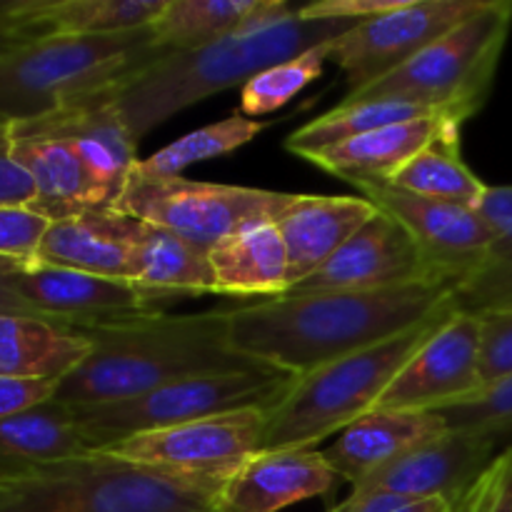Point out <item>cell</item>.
I'll return each mask as SVG.
<instances>
[{
    "instance_id": "obj_25",
    "label": "cell",
    "mask_w": 512,
    "mask_h": 512,
    "mask_svg": "<svg viewBox=\"0 0 512 512\" xmlns=\"http://www.w3.org/2000/svg\"><path fill=\"white\" fill-rule=\"evenodd\" d=\"M88 453L93 450L80 435L73 410L53 398L0 418V485Z\"/></svg>"
},
{
    "instance_id": "obj_5",
    "label": "cell",
    "mask_w": 512,
    "mask_h": 512,
    "mask_svg": "<svg viewBox=\"0 0 512 512\" xmlns=\"http://www.w3.org/2000/svg\"><path fill=\"white\" fill-rule=\"evenodd\" d=\"M230 475L88 453L0 485V512H208Z\"/></svg>"
},
{
    "instance_id": "obj_15",
    "label": "cell",
    "mask_w": 512,
    "mask_h": 512,
    "mask_svg": "<svg viewBox=\"0 0 512 512\" xmlns=\"http://www.w3.org/2000/svg\"><path fill=\"white\" fill-rule=\"evenodd\" d=\"M413 283H440L423 250L400 220L378 213L313 275L285 295L345 293V290H388Z\"/></svg>"
},
{
    "instance_id": "obj_41",
    "label": "cell",
    "mask_w": 512,
    "mask_h": 512,
    "mask_svg": "<svg viewBox=\"0 0 512 512\" xmlns=\"http://www.w3.org/2000/svg\"><path fill=\"white\" fill-rule=\"evenodd\" d=\"M55 385L58 383L0 378V418L23 413V410L45 403V400L53 398Z\"/></svg>"
},
{
    "instance_id": "obj_13",
    "label": "cell",
    "mask_w": 512,
    "mask_h": 512,
    "mask_svg": "<svg viewBox=\"0 0 512 512\" xmlns=\"http://www.w3.org/2000/svg\"><path fill=\"white\" fill-rule=\"evenodd\" d=\"M480 373V318L458 310L423 340L375 410H425L435 413L463 403L483 390Z\"/></svg>"
},
{
    "instance_id": "obj_28",
    "label": "cell",
    "mask_w": 512,
    "mask_h": 512,
    "mask_svg": "<svg viewBox=\"0 0 512 512\" xmlns=\"http://www.w3.org/2000/svg\"><path fill=\"white\" fill-rule=\"evenodd\" d=\"M133 283L145 290L170 295L175 300L215 293L208 253L170 230L143 223V220H140L138 243H135Z\"/></svg>"
},
{
    "instance_id": "obj_30",
    "label": "cell",
    "mask_w": 512,
    "mask_h": 512,
    "mask_svg": "<svg viewBox=\"0 0 512 512\" xmlns=\"http://www.w3.org/2000/svg\"><path fill=\"white\" fill-rule=\"evenodd\" d=\"M460 128L463 125L445 130L433 145L420 150L388 185L420 198L478 210L488 185L460 158Z\"/></svg>"
},
{
    "instance_id": "obj_29",
    "label": "cell",
    "mask_w": 512,
    "mask_h": 512,
    "mask_svg": "<svg viewBox=\"0 0 512 512\" xmlns=\"http://www.w3.org/2000/svg\"><path fill=\"white\" fill-rule=\"evenodd\" d=\"M478 213L493 233V243L483 265L455 290L458 308L470 315L512 308V185H488Z\"/></svg>"
},
{
    "instance_id": "obj_38",
    "label": "cell",
    "mask_w": 512,
    "mask_h": 512,
    "mask_svg": "<svg viewBox=\"0 0 512 512\" xmlns=\"http://www.w3.org/2000/svg\"><path fill=\"white\" fill-rule=\"evenodd\" d=\"M33 200V178L13 155V125H0V205L30 208Z\"/></svg>"
},
{
    "instance_id": "obj_7",
    "label": "cell",
    "mask_w": 512,
    "mask_h": 512,
    "mask_svg": "<svg viewBox=\"0 0 512 512\" xmlns=\"http://www.w3.org/2000/svg\"><path fill=\"white\" fill-rule=\"evenodd\" d=\"M510 25V0H485L478 13L455 25L403 68L358 93L345 95L343 103L408 100L465 123L488 98Z\"/></svg>"
},
{
    "instance_id": "obj_31",
    "label": "cell",
    "mask_w": 512,
    "mask_h": 512,
    "mask_svg": "<svg viewBox=\"0 0 512 512\" xmlns=\"http://www.w3.org/2000/svg\"><path fill=\"white\" fill-rule=\"evenodd\" d=\"M430 115H443L423 105L408 103V100H360V103H340L338 108L328 110L320 118L310 120L303 128L288 135L285 148L298 158L310 153L330 148V145L345 143V140L360 138L373 130L388 128V125L408 123V120L430 118ZM448 118V115H445Z\"/></svg>"
},
{
    "instance_id": "obj_39",
    "label": "cell",
    "mask_w": 512,
    "mask_h": 512,
    "mask_svg": "<svg viewBox=\"0 0 512 512\" xmlns=\"http://www.w3.org/2000/svg\"><path fill=\"white\" fill-rule=\"evenodd\" d=\"M473 512H512V448L500 453L475 483Z\"/></svg>"
},
{
    "instance_id": "obj_37",
    "label": "cell",
    "mask_w": 512,
    "mask_h": 512,
    "mask_svg": "<svg viewBox=\"0 0 512 512\" xmlns=\"http://www.w3.org/2000/svg\"><path fill=\"white\" fill-rule=\"evenodd\" d=\"M478 318L480 373H483V383L490 385L512 373V308L490 310Z\"/></svg>"
},
{
    "instance_id": "obj_14",
    "label": "cell",
    "mask_w": 512,
    "mask_h": 512,
    "mask_svg": "<svg viewBox=\"0 0 512 512\" xmlns=\"http://www.w3.org/2000/svg\"><path fill=\"white\" fill-rule=\"evenodd\" d=\"M360 198L408 228L440 283L455 290L483 265L493 233L475 208L428 200L388 183H358Z\"/></svg>"
},
{
    "instance_id": "obj_19",
    "label": "cell",
    "mask_w": 512,
    "mask_h": 512,
    "mask_svg": "<svg viewBox=\"0 0 512 512\" xmlns=\"http://www.w3.org/2000/svg\"><path fill=\"white\" fill-rule=\"evenodd\" d=\"M138 233L140 220L133 215L115 208L85 210L50 223L35 263L133 283Z\"/></svg>"
},
{
    "instance_id": "obj_16",
    "label": "cell",
    "mask_w": 512,
    "mask_h": 512,
    "mask_svg": "<svg viewBox=\"0 0 512 512\" xmlns=\"http://www.w3.org/2000/svg\"><path fill=\"white\" fill-rule=\"evenodd\" d=\"M495 448L498 438L448 430L390 460L358 488L383 490L408 500L443 498L460 503L495 463Z\"/></svg>"
},
{
    "instance_id": "obj_1",
    "label": "cell",
    "mask_w": 512,
    "mask_h": 512,
    "mask_svg": "<svg viewBox=\"0 0 512 512\" xmlns=\"http://www.w3.org/2000/svg\"><path fill=\"white\" fill-rule=\"evenodd\" d=\"M448 310H460L448 283L388 290L280 295L230 308V348L253 363L305 375L375 348Z\"/></svg>"
},
{
    "instance_id": "obj_18",
    "label": "cell",
    "mask_w": 512,
    "mask_h": 512,
    "mask_svg": "<svg viewBox=\"0 0 512 512\" xmlns=\"http://www.w3.org/2000/svg\"><path fill=\"white\" fill-rule=\"evenodd\" d=\"M340 478L318 448L255 453L233 470L213 508L218 512H280L330 495Z\"/></svg>"
},
{
    "instance_id": "obj_32",
    "label": "cell",
    "mask_w": 512,
    "mask_h": 512,
    "mask_svg": "<svg viewBox=\"0 0 512 512\" xmlns=\"http://www.w3.org/2000/svg\"><path fill=\"white\" fill-rule=\"evenodd\" d=\"M258 5L260 0H168L150 33L170 53L198 48L238 30Z\"/></svg>"
},
{
    "instance_id": "obj_36",
    "label": "cell",
    "mask_w": 512,
    "mask_h": 512,
    "mask_svg": "<svg viewBox=\"0 0 512 512\" xmlns=\"http://www.w3.org/2000/svg\"><path fill=\"white\" fill-rule=\"evenodd\" d=\"M50 220L20 205H0V258L30 263L38 255Z\"/></svg>"
},
{
    "instance_id": "obj_43",
    "label": "cell",
    "mask_w": 512,
    "mask_h": 512,
    "mask_svg": "<svg viewBox=\"0 0 512 512\" xmlns=\"http://www.w3.org/2000/svg\"><path fill=\"white\" fill-rule=\"evenodd\" d=\"M458 503H450L443 498H430V500H413V503L403 505V508L393 512H455Z\"/></svg>"
},
{
    "instance_id": "obj_44",
    "label": "cell",
    "mask_w": 512,
    "mask_h": 512,
    "mask_svg": "<svg viewBox=\"0 0 512 512\" xmlns=\"http://www.w3.org/2000/svg\"><path fill=\"white\" fill-rule=\"evenodd\" d=\"M10 50H15V43H13V38L8 35V30H5L3 20H0V55L10 53Z\"/></svg>"
},
{
    "instance_id": "obj_20",
    "label": "cell",
    "mask_w": 512,
    "mask_h": 512,
    "mask_svg": "<svg viewBox=\"0 0 512 512\" xmlns=\"http://www.w3.org/2000/svg\"><path fill=\"white\" fill-rule=\"evenodd\" d=\"M168 0H0L18 48L63 35H110L148 28Z\"/></svg>"
},
{
    "instance_id": "obj_12",
    "label": "cell",
    "mask_w": 512,
    "mask_h": 512,
    "mask_svg": "<svg viewBox=\"0 0 512 512\" xmlns=\"http://www.w3.org/2000/svg\"><path fill=\"white\" fill-rule=\"evenodd\" d=\"M268 410H238L213 415L98 450L110 458L128 460L145 468L183 470V473H233L240 463L260 453Z\"/></svg>"
},
{
    "instance_id": "obj_8",
    "label": "cell",
    "mask_w": 512,
    "mask_h": 512,
    "mask_svg": "<svg viewBox=\"0 0 512 512\" xmlns=\"http://www.w3.org/2000/svg\"><path fill=\"white\" fill-rule=\"evenodd\" d=\"M295 380L298 375L258 365L235 373L178 380L118 403L83 405L70 410L88 448L98 453L133 435L153 433L213 415L238 413V410H270L288 395Z\"/></svg>"
},
{
    "instance_id": "obj_3",
    "label": "cell",
    "mask_w": 512,
    "mask_h": 512,
    "mask_svg": "<svg viewBox=\"0 0 512 512\" xmlns=\"http://www.w3.org/2000/svg\"><path fill=\"white\" fill-rule=\"evenodd\" d=\"M80 335L93 343V350L53 393V400L68 408L118 403L178 380L260 365L230 348L225 310L155 313Z\"/></svg>"
},
{
    "instance_id": "obj_2",
    "label": "cell",
    "mask_w": 512,
    "mask_h": 512,
    "mask_svg": "<svg viewBox=\"0 0 512 512\" xmlns=\"http://www.w3.org/2000/svg\"><path fill=\"white\" fill-rule=\"evenodd\" d=\"M360 20H305L285 0H260L238 30L208 45L173 50L103 93L128 125L135 143L188 105L243 88L273 65L330 43Z\"/></svg>"
},
{
    "instance_id": "obj_45",
    "label": "cell",
    "mask_w": 512,
    "mask_h": 512,
    "mask_svg": "<svg viewBox=\"0 0 512 512\" xmlns=\"http://www.w3.org/2000/svg\"><path fill=\"white\" fill-rule=\"evenodd\" d=\"M208 512H218V510H215V508H213V510H208Z\"/></svg>"
},
{
    "instance_id": "obj_17",
    "label": "cell",
    "mask_w": 512,
    "mask_h": 512,
    "mask_svg": "<svg viewBox=\"0 0 512 512\" xmlns=\"http://www.w3.org/2000/svg\"><path fill=\"white\" fill-rule=\"evenodd\" d=\"M13 130L68 140L88 165L93 180L108 198V205L118 200L138 163V155H135L138 143L130 135L120 110L103 95L70 105L45 118L15 123Z\"/></svg>"
},
{
    "instance_id": "obj_34",
    "label": "cell",
    "mask_w": 512,
    "mask_h": 512,
    "mask_svg": "<svg viewBox=\"0 0 512 512\" xmlns=\"http://www.w3.org/2000/svg\"><path fill=\"white\" fill-rule=\"evenodd\" d=\"M330 43L315 45V48L305 50V53L285 60V63L273 65V68L263 70L253 80H248L240 88L243 113L260 118V115L275 113L278 108L288 105L300 90L320 78L325 60H330Z\"/></svg>"
},
{
    "instance_id": "obj_26",
    "label": "cell",
    "mask_w": 512,
    "mask_h": 512,
    "mask_svg": "<svg viewBox=\"0 0 512 512\" xmlns=\"http://www.w3.org/2000/svg\"><path fill=\"white\" fill-rule=\"evenodd\" d=\"M93 343L50 320L0 315V378L60 383L90 355Z\"/></svg>"
},
{
    "instance_id": "obj_10",
    "label": "cell",
    "mask_w": 512,
    "mask_h": 512,
    "mask_svg": "<svg viewBox=\"0 0 512 512\" xmlns=\"http://www.w3.org/2000/svg\"><path fill=\"white\" fill-rule=\"evenodd\" d=\"M483 5L485 0H403L335 38L330 60L345 73L348 95L358 93L403 68Z\"/></svg>"
},
{
    "instance_id": "obj_35",
    "label": "cell",
    "mask_w": 512,
    "mask_h": 512,
    "mask_svg": "<svg viewBox=\"0 0 512 512\" xmlns=\"http://www.w3.org/2000/svg\"><path fill=\"white\" fill-rule=\"evenodd\" d=\"M435 413L450 433H473L500 438L512 433V373L485 385L463 403L448 405Z\"/></svg>"
},
{
    "instance_id": "obj_23",
    "label": "cell",
    "mask_w": 512,
    "mask_h": 512,
    "mask_svg": "<svg viewBox=\"0 0 512 512\" xmlns=\"http://www.w3.org/2000/svg\"><path fill=\"white\" fill-rule=\"evenodd\" d=\"M13 155L33 178L35 200L30 208L50 223L85 210L110 208L88 165L68 140L13 130Z\"/></svg>"
},
{
    "instance_id": "obj_4",
    "label": "cell",
    "mask_w": 512,
    "mask_h": 512,
    "mask_svg": "<svg viewBox=\"0 0 512 512\" xmlns=\"http://www.w3.org/2000/svg\"><path fill=\"white\" fill-rule=\"evenodd\" d=\"M148 28L45 38L0 55V125L28 123L98 98L168 55Z\"/></svg>"
},
{
    "instance_id": "obj_33",
    "label": "cell",
    "mask_w": 512,
    "mask_h": 512,
    "mask_svg": "<svg viewBox=\"0 0 512 512\" xmlns=\"http://www.w3.org/2000/svg\"><path fill=\"white\" fill-rule=\"evenodd\" d=\"M263 130L265 123H260V120H250L245 115H230V118L183 135L175 143L160 148L150 158L138 160L130 175L150 180L180 178V173L190 168V165L230 155L233 150L248 145Z\"/></svg>"
},
{
    "instance_id": "obj_22",
    "label": "cell",
    "mask_w": 512,
    "mask_h": 512,
    "mask_svg": "<svg viewBox=\"0 0 512 512\" xmlns=\"http://www.w3.org/2000/svg\"><path fill=\"white\" fill-rule=\"evenodd\" d=\"M375 213L378 208L358 195H298L275 220L288 250L290 288L333 258Z\"/></svg>"
},
{
    "instance_id": "obj_27",
    "label": "cell",
    "mask_w": 512,
    "mask_h": 512,
    "mask_svg": "<svg viewBox=\"0 0 512 512\" xmlns=\"http://www.w3.org/2000/svg\"><path fill=\"white\" fill-rule=\"evenodd\" d=\"M208 258L218 295L268 300L290 290L288 250L275 223L255 225L223 240Z\"/></svg>"
},
{
    "instance_id": "obj_42",
    "label": "cell",
    "mask_w": 512,
    "mask_h": 512,
    "mask_svg": "<svg viewBox=\"0 0 512 512\" xmlns=\"http://www.w3.org/2000/svg\"><path fill=\"white\" fill-rule=\"evenodd\" d=\"M23 260L0 258V315H33L40 318L23 298L13 290V275ZM45 320V318H43Z\"/></svg>"
},
{
    "instance_id": "obj_9",
    "label": "cell",
    "mask_w": 512,
    "mask_h": 512,
    "mask_svg": "<svg viewBox=\"0 0 512 512\" xmlns=\"http://www.w3.org/2000/svg\"><path fill=\"white\" fill-rule=\"evenodd\" d=\"M298 195L188 178L150 180L130 175L110 208L170 230L210 253L243 230L275 223Z\"/></svg>"
},
{
    "instance_id": "obj_11",
    "label": "cell",
    "mask_w": 512,
    "mask_h": 512,
    "mask_svg": "<svg viewBox=\"0 0 512 512\" xmlns=\"http://www.w3.org/2000/svg\"><path fill=\"white\" fill-rule=\"evenodd\" d=\"M13 290L40 318L78 335L163 313V305L175 300L128 280L100 278L35 260L20 263L13 275Z\"/></svg>"
},
{
    "instance_id": "obj_21",
    "label": "cell",
    "mask_w": 512,
    "mask_h": 512,
    "mask_svg": "<svg viewBox=\"0 0 512 512\" xmlns=\"http://www.w3.org/2000/svg\"><path fill=\"white\" fill-rule=\"evenodd\" d=\"M448 433L438 413L425 410H370L320 450L340 480L358 488L375 470L400 458L415 445Z\"/></svg>"
},
{
    "instance_id": "obj_6",
    "label": "cell",
    "mask_w": 512,
    "mask_h": 512,
    "mask_svg": "<svg viewBox=\"0 0 512 512\" xmlns=\"http://www.w3.org/2000/svg\"><path fill=\"white\" fill-rule=\"evenodd\" d=\"M453 313L458 310L435 315L375 348L298 375L288 395L265 413L260 453L318 448V443L340 435L348 425L375 410L380 395L410 355Z\"/></svg>"
},
{
    "instance_id": "obj_24",
    "label": "cell",
    "mask_w": 512,
    "mask_h": 512,
    "mask_svg": "<svg viewBox=\"0 0 512 512\" xmlns=\"http://www.w3.org/2000/svg\"><path fill=\"white\" fill-rule=\"evenodd\" d=\"M453 125L463 123L445 115L408 120V123L388 125L360 138L330 145L318 153L305 155L303 160L348 180L350 185L390 183L420 150L433 145Z\"/></svg>"
},
{
    "instance_id": "obj_40",
    "label": "cell",
    "mask_w": 512,
    "mask_h": 512,
    "mask_svg": "<svg viewBox=\"0 0 512 512\" xmlns=\"http://www.w3.org/2000/svg\"><path fill=\"white\" fill-rule=\"evenodd\" d=\"M403 0H320L298 8L305 20H370L395 10Z\"/></svg>"
}]
</instances>
